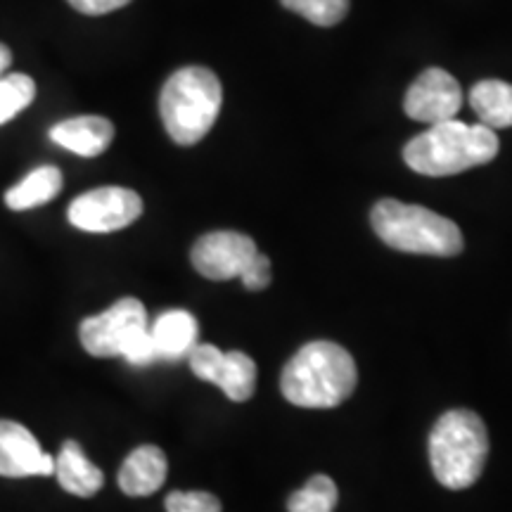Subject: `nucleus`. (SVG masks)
<instances>
[{"label": "nucleus", "instance_id": "obj_16", "mask_svg": "<svg viewBox=\"0 0 512 512\" xmlns=\"http://www.w3.org/2000/svg\"><path fill=\"white\" fill-rule=\"evenodd\" d=\"M470 105L479 117V124L491 131L512 126V83L486 79L470 91Z\"/></svg>", "mask_w": 512, "mask_h": 512}, {"label": "nucleus", "instance_id": "obj_17", "mask_svg": "<svg viewBox=\"0 0 512 512\" xmlns=\"http://www.w3.org/2000/svg\"><path fill=\"white\" fill-rule=\"evenodd\" d=\"M62 190V171L57 166H38L19 181L15 188L5 192V204L12 211H27L55 200Z\"/></svg>", "mask_w": 512, "mask_h": 512}, {"label": "nucleus", "instance_id": "obj_8", "mask_svg": "<svg viewBox=\"0 0 512 512\" xmlns=\"http://www.w3.org/2000/svg\"><path fill=\"white\" fill-rule=\"evenodd\" d=\"M190 370L200 380L216 384L230 401L242 403L252 399L256 387V363L245 351L223 354L214 344H195L188 354Z\"/></svg>", "mask_w": 512, "mask_h": 512}, {"label": "nucleus", "instance_id": "obj_1", "mask_svg": "<svg viewBox=\"0 0 512 512\" xmlns=\"http://www.w3.org/2000/svg\"><path fill=\"white\" fill-rule=\"evenodd\" d=\"M354 356L335 342H309L290 358L280 377L283 396L299 408H337L354 394Z\"/></svg>", "mask_w": 512, "mask_h": 512}, {"label": "nucleus", "instance_id": "obj_7", "mask_svg": "<svg viewBox=\"0 0 512 512\" xmlns=\"http://www.w3.org/2000/svg\"><path fill=\"white\" fill-rule=\"evenodd\" d=\"M143 214V200L128 188H95L69 204V223L83 233H114L131 226Z\"/></svg>", "mask_w": 512, "mask_h": 512}, {"label": "nucleus", "instance_id": "obj_5", "mask_svg": "<svg viewBox=\"0 0 512 512\" xmlns=\"http://www.w3.org/2000/svg\"><path fill=\"white\" fill-rule=\"evenodd\" d=\"M370 223L384 245L396 252L456 256L463 252V233L446 216L418 204L382 200L370 211Z\"/></svg>", "mask_w": 512, "mask_h": 512}, {"label": "nucleus", "instance_id": "obj_12", "mask_svg": "<svg viewBox=\"0 0 512 512\" xmlns=\"http://www.w3.org/2000/svg\"><path fill=\"white\" fill-rule=\"evenodd\" d=\"M50 140L79 157H98L114 140V126L105 117L64 119L50 128Z\"/></svg>", "mask_w": 512, "mask_h": 512}, {"label": "nucleus", "instance_id": "obj_20", "mask_svg": "<svg viewBox=\"0 0 512 512\" xmlns=\"http://www.w3.org/2000/svg\"><path fill=\"white\" fill-rule=\"evenodd\" d=\"M280 3L316 27H335L349 12V0H280Z\"/></svg>", "mask_w": 512, "mask_h": 512}, {"label": "nucleus", "instance_id": "obj_9", "mask_svg": "<svg viewBox=\"0 0 512 512\" xmlns=\"http://www.w3.org/2000/svg\"><path fill=\"white\" fill-rule=\"evenodd\" d=\"M256 242L235 230H216L202 235L192 247L190 259L195 271L209 280H233L245 273L256 256Z\"/></svg>", "mask_w": 512, "mask_h": 512}, {"label": "nucleus", "instance_id": "obj_6", "mask_svg": "<svg viewBox=\"0 0 512 512\" xmlns=\"http://www.w3.org/2000/svg\"><path fill=\"white\" fill-rule=\"evenodd\" d=\"M79 339L83 349L98 358L121 356L138 368L159 361L150 323H147V311L136 297L119 299L100 316L83 320Z\"/></svg>", "mask_w": 512, "mask_h": 512}, {"label": "nucleus", "instance_id": "obj_24", "mask_svg": "<svg viewBox=\"0 0 512 512\" xmlns=\"http://www.w3.org/2000/svg\"><path fill=\"white\" fill-rule=\"evenodd\" d=\"M10 62H12V53H10V48H8V46H3V43H0V76H5V72H8Z\"/></svg>", "mask_w": 512, "mask_h": 512}, {"label": "nucleus", "instance_id": "obj_21", "mask_svg": "<svg viewBox=\"0 0 512 512\" xmlns=\"http://www.w3.org/2000/svg\"><path fill=\"white\" fill-rule=\"evenodd\" d=\"M166 512H221V501L207 491H174L166 496Z\"/></svg>", "mask_w": 512, "mask_h": 512}, {"label": "nucleus", "instance_id": "obj_10", "mask_svg": "<svg viewBox=\"0 0 512 512\" xmlns=\"http://www.w3.org/2000/svg\"><path fill=\"white\" fill-rule=\"evenodd\" d=\"M460 105H463L460 83L437 67L422 72L413 81V86L408 88L406 100H403V110H406L408 117L430 126L456 119Z\"/></svg>", "mask_w": 512, "mask_h": 512}, {"label": "nucleus", "instance_id": "obj_13", "mask_svg": "<svg viewBox=\"0 0 512 512\" xmlns=\"http://www.w3.org/2000/svg\"><path fill=\"white\" fill-rule=\"evenodd\" d=\"M166 472H169V463H166L162 448L152 444L138 446L121 465L119 489L133 498L152 496L155 491L162 489Z\"/></svg>", "mask_w": 512, "mask_h": 512}, {"label": "nucleus", "instance_id": "obj_14", "mask_svg": "<svg viewBox=\"0 0 512 512\" xmlns=\"http://www.w3.org/2000/svg\"><path fill=\"white\" fill-rule=\"evenodd\" d=\"M150 332L152 339H155L157 356L162 361H181V358H185L195 349L200 328H197V320L192 313L183 309H171L164 311L162 316H157Z\"/></svg>", "mask_w": 512, "mask_h": 512}, {"label": "nucleus", "instance_id": "obj_22", "mask_svg": "<svg viewBox=\"0 0 512 512\" xmlns=\"http://www.w3.org/2000/svg\"><path fill=\"white\" fill-rule=\"evenodd\" d=\"M240 280L245 283L247 290L252 292H261L264 287H268V283H271V261H268V256L256 252L252 264L245 268V273L240 275Z\"/></svg>", "mask_w": 512, "mask_h": 512}, {"label": "nucleus", "instance_id": "obj_2", "mask_svg": "<svg viewBox=\"0 0 512 512\" xmlns=\"http://www.w3.org/2000/svg\"><path fill=\"white\" fill-rule=\"evenodd\" d=\"M498 136L489 126L463 124L458 119L432 124L430 131L415 136L403 147V159L415 174L456 176L467 169L494 162L498 155Z\"/></svg>", "mask_w": 512, "mask_h": 512}, {"label": "nucleus", "instance_id": "obj_19", "mask_svg": "<svg viewBox=\"0 0 512 512\" xmlns=\"http://www.w3.org/2000/svg\"><path fill=\"white\" fill-rule=\"evenodd\" d=\"M36 98V83L27 74L0 76V126L24 112Z\"/></svg>", "mask_w": 512, "mask_h": 512}, {"label": "nucleus", "instance_id": "obj_3", "mask_svg": "<svg viewBox=\"0 0 512 512\" xmlns=\"http://www.w3.org/2000/svg\"><path fill=\"white\" fill-rule=\"evenodd\" d=\"M223 102L219 76L207 67H183L169 76L159 95V114L171 140L195 145L216 124Z\"/></svg>", "mask_w": 512, "mask_h": 512}, {"label": "nucleus", "instance_id": "obj_23", "mask_svg": "<svg viewBox=\"0 0 512 512\" xmlns=\"http://www.w3.org/2000/svg\"><path fill=\"white\" fill-rule=\"evenodd\" d=\"M67 3L72 5L76 12H81V15L100 17V15H107V12L126 8L131 0H67Z\"/></svg>", "mask_w": 512, "mask_h": 512}, {"label": "nucleus", "instance_id": "obj_11", "mask_svg": "<svg viewBox=\"0 0 512 512\" xmlns=\"http://www.w3.org/2000/svg\"><path fill=\"white\" fill-rule=\"evenodd\" d=\"M55 475V458L38 444L27 427L0 420V477H48Z\"/></svg>", "mask_w": 512, "mask_h": 512}, {"label": "nucleus", "instance_id": "obj_18", "mask_svg": "<svg viewBox=\"0 0 512 512\" xmlns=\"http://www.w3.org/2000/svg\"><path fill=\"white\" fill-rule=\"evenodd\" d=\"M337 486L330 477L316 475L287 501L290 512H332L337 505Z\"/></svg>", "mask_w": 512, "mask_h": 512}, {"label": "nucleus", "instance_id": "obj_15", "mask_svg": "<svg viewBox=\"0 0 512 512\" xmlns=\"http://www.w3.org/2000/svg\"><path fill=\"white\" fill-rule=\"evenodd\" d=\"M57 482L67 494L79 498H91L105 484V475L86 458L83 448L76 441H64L60 456L55 460Z\"/></svg>", "mask_w": 512, "mask_h": 512}, {"label": "nucleus", "instance_id": "obj_4", "mask_svg": "<svg viewBox=\"0 0 512 512\" xmlns=\"http://www.w3.org/2000/svg\"><path fill=\"white\" fill-rule=\"evenodd\" d=\"M489 456V432L477 413L456 408L441 415L430 434V465L446 489H467L482 477Z\"/></svg>", "mask_w": 512, "mask_h": 512}]
</instances>
